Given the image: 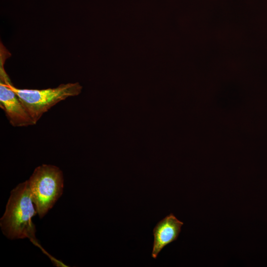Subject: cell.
I'll return each mask as SVG.
<instances>
[{
  "label": "cell",
  "mask_w": 267,
  "mask_h": 267,
  "mask_svg": "<svg viewBox=\"0 0 267 267\" xmlns=\"http://www.w3.org/2000/svg\"><path fill=\"white\" fill-rule=\"evenodd\" d=\"M34 205L27 180L11 191L0 220V226L5 236L10 239L36 240V228L32 220L37 213Z\"/></svg>",
  "instance_id": "1"
},
{
  "label": "cell",
  "mask_w": 267,
  "mask_h": 267,
  "mask_svg": "<svg viewBox=\"0 0 267 267\" xmlns=\"http://www.w3.org/2000/svg\"><path fill=\"white\" fill-rule=\"evenodd\" d=\"M8 84L35 124L44 113L56 104L68 97L78 95L82 90V86L78 82L62 84L56 88L42 89L17 88L10 79Z\"/></svg>",
  "instance_id": "2"
},
{
  "label": "cell",
  "mask_w": 267,
  "mask_h": 267,
  "mask_svg": "<svg viewBox=\"0 0 267 267\" xmlns=\"http://www.w3.org/2000/svg\"><path fill=\"white\" fill-rule=\"evenodd\" d=\"M27 180L37 214L42 218L62 195L63 173L55 166L43 164L35 168Z\"/></svg>",
  "instance_id": "3"
},
{
  "label": "cell",
  "mask_w": 267,
  "mask_h": 267,
  "mask_svg": "<svg viewBox=\"0 0 267 267\" xmlns=\"http://www.w3.org/2000/svg\"><path fill=\"white\" fill-rule=\"evenodd\" d=\"M10 53L0 43V106L11 126L23 127L36 125L16 94L9 87V76L4 65Z\"/></svg>",
  "instance_id": "4"
},
{
  "label": "cell",
  "mask_w": 267,
  "mask_h": 267,
  "mask_svg": "<svg viewBox=\"0 0 267 267\" xmlns=\"http://www.w3.org/2000/svg\"><path fill=\"white\" fill-rule=\"evenodd\" d=\"M183 223L171 213L159 221L153 230L154 242L151 256L156 259L167 245L178 239Z\"/></svg>",
  "instance_id": "5"
}]
</instances>
